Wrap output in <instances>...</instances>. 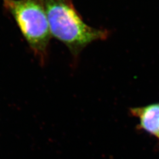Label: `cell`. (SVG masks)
I'll return each instance as SVG.
<instances>
[{
	"instance_id": "obj_2",
	"label": "cell",
	"mask_w": 159,
	"mask_h": 159,
	"mask_svg": "<svg viewBox=\"0 0 159 159\" xmlns=\"http://www.w3.org/2000/svg\"><path fill=\"white\" fill-rule=\"evenodd\" d=\"M35 56L46 63L51 34L43 0H3Z\"/></svg>"
},
{
	"instance_id": "obj_4",
	"label": "cell",
	"mask_w": 159,
	"mask_h": 159,
	"mask_svg": "<svg viewBox=\"0 0 159 159\" xmlns=\"http://www.w3.org/2000/svg\"><path fill=\"white\" fill-rule=\"evenodd\" d=\"M158 138L159 139V136H158Z\"/></svg>"
},
{
	"instance_id": "obj_3",
	"label": "cell",
	"mask_w": 159,
	"mask_h": 159,
	"mask_svg": "<svg viewBox=\"0 0 159 159\" xmlns=\"http://www.w3.org/2000/svg\"><path fill=\"white\" fill-rule=\"evenodd\" d=\"M131 112L139 117L140 126L144 130L156 137L159 134V104L131 108Z\"/></svg>"
},
{
	"instance_id": "obj_1",
	"label": "cell",
	"mask_w": 159,
	"mask_h": 159,
	"mask_svg": "<svg viewBox=\"0 0 159 159\" xmlns=\"http://www.w3.org/2000/svg\"><path fill=\"white\" fill-rule=\"evenodd\" d=\"M51 36L68 48L77 60L91 43L106 39V30L92 27L83 21L72 0H43Z\"/></svg>"
}]
</instances>
